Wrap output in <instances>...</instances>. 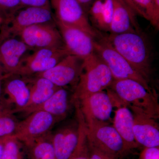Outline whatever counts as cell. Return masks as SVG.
<instances>
[{
  "instance_id": "obj_1",
  "label": "cell",
  "mask_w": 159,
  "mask_h": 159,
  "mask_svg": "<svg viewBox=\"0 0 159 159\" xmlns=\"http://www.w3.org/2000/svg\"><path fill=\"white\" fill-rule=\"evenodd\" d=\"M105 39L131 66L149 82L151 72L150 47L138 32L111 34Z\"/></svg>"
},
{
  "instance_id": "obj_2",
  "label": "cell",
  "mask_w": 159,
  "mask_h": 159,
  "mask_svg": "<svg viewBox=\"0 0 159 159\" xmlns=\"http://www.w3.org/2000/svg\"><path fill=\"white\" fill-rule=\"evenodd\" d=\"M114 78L107 66L96 53L84 60L82 72L73 96L79 101L110 87Z\"/></svg>"
},
{
  "instance_id": "obj_3",
  "label": "cell",
  "mask_w": 159,
  "mask_h": 159,
  "mask_svg": "<svg viewBox=\"0 0 159 159\" xmlns=\"http://www.w3.org/2000/svg\"><path fill=\"white\" fill-rule=\"evenodd\" d=\"M110 88L128 106L159 119V105L155 92L148 91L139 82L131 79H114Z\"/></svg>"
},
{
  "instance_id": "obj_4",
  "label": "cell",
  "mask_w": 159,
  "mask_h": 159,
  "mask_svg": "<svg viewBox=\"0 0 159 159\" xmlns=\"http://www.w3.org/2000/svg\"><path fill=\"white\" fill-rule=\"evenodd\" d=\"M95 52L109 69L114 80L131 79L142 84L150 92L153 90L149 82L131 66L122 56L105 39L95 40Z\"/></svg>"
},
{
  "instance_id": "obj_5",
  "label": "cell",
  "mask_w": 159,
  "mask_h": 159,
  "mask_svg": "<svg viewBox=\"0 0 159 159\" xmlns=\"http://www.w3.org/2000/svg\"><path fill=\"white\" fill-rule=\"evenodd\" d=\"M89 144L94 148L117 159L129 152L113 125L104 124H86Z\"/></svg>"
},
{
  "instance_id": "obj_6",
  "label": "cell",
  "mask_w": 159,
  "mask_h": 159,
  "mask_svg": "<svg viewBox=\"0 0 159 159\" xmlns=\"http://www.w3.org/2000/svg\"><path fill=\"white\" fill-rule=\"evenodd\" d=\"M55 18L88 33L94 39L102 38L100 31L90 23L88 14L77 0H50Z\"/></svg>"
},
{
  "instance_id": "obj_7",
  "label": "cell",
  "mask_w": 159,
  "mask_h": 159,
  "mask_svg": "<svg viewBox=\"0 0 159 159\" xmlns=\"http://www.w3.org/2000/svg\"><path fill=\"white\" fill-rule=\"evenodd\" d=\"M17 37L32 51L43 48H65L56 23H44L23 29Z\"/></svg>"
},
{
  "instance_id": "obj_8",
  "label": "cell",
  "mask_w": 159,
  "mask_h": 159,
  "mask_svg": "<svg viewBox=\"0 0 159 159\" xmlns=\"http://www.w3.org/2000/svg\"><path fill=\"white\" fill-rule=\"evenodd\" d=\"M70 54L66 48H43L32 51L24 57L20 67L14 75L28 77L45 72Z\"/></svg>"
},
{
  "instance_id": "obj_9",
  "label": "cell",
  "mask_w": 159,
  "mask_h": 159,
  "mask_svg": "<svg viewBox=\"0 0 159 159\" xmlns=\"http://www.w3.org/2000/svg\"><path fill=\"white\" fill-rule=\"evenodd\" d=\"M54 23L55 16L51 7H25L0 31V39L17 37L23 29L33 25Z\"/></svg>"
},
{
  "instance_id": "obj_10",
  "label": "cell",
  "mask_w": 159,
  "mask_h": 159,
  "mask_svg": "<svg viewBox=\"0 0 159 159\" xmlns=\"http://www.w3.org/2000/svg\"><path fill=\"white\" fill-rule=\"evenodd\" d=\"M58 121L55 117L46 112H34L18 122L16 129L11 135L27 145L49 132Z\"/></svg>"
},
{
  "instance_id": "obj_11",
  "label": "cell",
  "mask_w": 159,
  "mask_h": 159,
  "mask_svg": "<svg viewBox=\"0 0 159 159\" xmlns=\"http://www.w3.org/2000/svg\"><path fill=\"white\" fill-rule=\"evenodd\" d=\"M77 102H80L78 104L86 124H109L113 107L109 90L95 93Z\"/></svg>"
},
{
  "instance_id": "obj_12",
  "label": "cell",
  "mask_w": 159,
  "mask_h": 159,
  "mask_svg": "<svg viewBox=\"0 0 159 159\" xmlns=\"http://www.w3.org/2000/svg\"><path fill=\"white\" fill-rule=\"evenodd\" d=\"M84 59L70 54L52 68L32 77L45 78L59 88L76 87L82 72Z\"/></svg>"
},
{
  "instance_id": "obj_13",
  "label": "cell",
  "mask_w": 159,
  "mask_h": 159,
  "mask_svg": "<svg viewBox=\"0 0 159 159\" xmlns=\"http://www.w3.org/2000/svg\"><path fill=\"white\" fill-rule=\"evenodd\" d=\"M55 23L70 54L84 60L95 53V40L88 33L55 18Z\"/></svg>"
},
{
  "instance_id": "obj_14",
  "label": "cell",
  "mask_w": 159,
  "mask_h": 159,
  "mask_svg": "<svg viewBox=\"0 0 159 159\" xmlns=\"http://www.w3.org/2000/svg\"><path fill=\"white\" fill-rule=\"evenodd\" d=\"M29 51V47L16 37L0 39V64L5 70L6 78L18 71L23 58Z\"/></svg>"
},
{
  "instance_id": "obj_15",
  "label": "cell",
  "mask_w": 159,
  "mask_h": 159,
  "mask_svg": "<svg viewBox=\"0 0 159 159\" xmlns=\"http://www.w3.org/2000/svg\"><path fill=\"white\" fill-rule=\"evenodd\" d=\"M128 107L133 114L134 134L138 144L145 147H158L159 128L157 119L135 107Z\"/></svg>"
},
{
  "instance_id": "obj_16",
  "label": "cell",
  "mask_w": 159,
  "mask_h": 159,
  "mask_svg": "<svg viewBox=\"0 0 159 159\" xmlns=\"http://www.w3.org/2000/svg\"><path fill=\"white\" fill-rule=\"evenodd\" d=\"M3 82L1 99L7 105L13 106L12 112L25 108L29 102L30 96L29 84L25 78L17 75L10 76Z\"/></svg>"
},
{
  "instance_id": "obj_17",
  "label": "cell",
  "mask_w": 159,
  "mask_h": 159,
  "mask_svg": "<svg viewBox=\"0 0 159 159\" xmlns=\"http://www.w3.org/2000/svg\"><path fill=\"white\" fill-rule=\"evenodd\" d=\"M79 138L78 122L65 125L57 129L51 140L56 159H69L76 148Z\"/></svg>"
},
{
  "instance_id": "obj_18",
  "label": "cell",
  "mask_w": 159,
  "mask_h": 159,
  "mask_svg": "<svg viewBox=\"0 0 159 159\" xmlns=\"http://www.w3.org/2000/svg\"><path fill=\"white\" fill-rule=\"evenodd\" d=\"M113 13L110 27L111 34L140 33L136 16L129 10L123 0H112Z\"/></svg>"
},
{
  "instance_id": "obj_19",
  "label": "cell",
  "mask_w": 159,
  "mask_h": 159,
  "mask_svg": "<svg viewBox=\"0 0 159 159\" xmlns=\"http://www.w3.org/2000/svg\"><path fill=\"white\" fill-rule=\"evenodd\" d=\"M115 112L113 126L121 137L129 151L138 148L133 132L134 117L132 112L124 102L119 105Z\"/></svg>"
},
{
  "instance_id": "obj_20",
  "label": "cell",
  "mask_w": 159,
  "mask_h": 159,
  "mask_svg": "<svg viewBox=\"0 0 159 159\" xmlns=\"http://www.w3.org/2000/svg\"><path fill=\"white\" fill-rule=\"evenodd\" d=\"M68 92L64 88H59L50 98L41 104L22 111L26 116L37 111L51 114L58 121L64 119L69 110Z\"/></svg>"
},
{
  "instance_id": "obj_21",
  "label": "cell",
  "mask_w": 159,
  "mask_h": 159,
  "mask_svg": "<svg viewBox=\"0 0 159 159\" xmlns=\"http://www.w3.org/2000/svg\"><path fill=\"white\" fill-rule=\"evenodd\" d=\"M29 83L30 96L29 102L25 107L16 111H22L39 105L46 101L59 88L48 80L43 77H25Z\"/></svg>"
},
{
  "instance_id": "obj_22",
  "label": "cell",
  "mask_w": 159,
  "mask_h": 159,
  "mask_svg": "<svg viewBox=\"0 0 159 159\" xmlns=\"http://www.w3.org/2000/svg\"><path fill=\"white\" fill-rule=\"evenodd\" d=\"M113 13L112 0H95L88 12L93 27L106 32H109Z\"/></svg>"
},
{
  "instance_id": "obj_23",
  "label": "cell",
  "mask_w": 159,
  "mask_h": 159,
  "mask_svg": "<svg viewBox=\"0 0 159 159\" xmlns=\"http://www.w3.org/2000/svg\"><path fill=\"white\" fill-rule=\"evenodd\" d=\"M25 146L29 159H56L50 132Z\"/></svg>"
},
{
  "instance_id": "obj_24",
  "label": "cell",
  "mask_w": 159,
  "mask_h": 159,
  "mask_svg": "<svg viewBox=\"0 0 159 159\" xmlns=\"http://www.w3.org/2000/svg\"><path fill=\"white\" fill-rule=\"evenodd\" d=\"M76 106L77 121L79 128V138L76 148L69 159H89L86 124L79 106L76 104Z\"/></svg>"
},
{
  "instance_id": "obj_25",
  "label": "cell",
  "mask_w": 159,
  "mask_h": 159,
  "mask_svg": "<svg viewBox=\"0 0 159 159\" xmlns=\"http://www.w3.org/2000/svg\"><path fill=\"white\" fill-rule=\"evenodd\" d=\"M12 108L0 99V137L13 134L19 121Z\"/></svg>"
},
{
  "instance_id": "obj_26",
  "label": "cell",
  "mask_w": 159,
  "mask_h": 159,
  "mask_svg": "<svg viewBox=\"0 0 159 159\" xmlns=\"http://www.w3.org/2000/svg\"><path fill=\"white\" fill-rule=\"evenodd\" d=\"M147 16L148 20L157 29H159V0H133Z\"/></svg>"
},
{
  "instance_id": "obj_27",
  "label": "cell",
  "mask_w": 159,
  "mask_h": 159,
  "mask_svg": "<svg viewBox=\"0 0 159 159\" xmlns=\"http://www.w3.org/2000/svg\"><path fill=\"white\" fill-rule=\"evenodd\" d=\"M24 7L20 0H0V16L5 21L4 27L9 24L16 12Z\"/></svg>"
},
{
  "instance_id": "obj_28",
  "label": "cell",
  "mask_w": 159,
  "mask_h": 159,
  "mask_svg": "<svg viewBox=\"0 0 159 159\" xmlns=\"http://www.w3.org/2000/svg\"><path fill=\"white\" fill-rule=\"evenodd\" d=\"M2 159H24L20 142L11 135L5 137Z\"/></svg>"
},
{
  "instance_id": "obj_29",
  "label": "cell",
  "mask_w": 159,
  "mask_h": 159,
  "mask_svg": "<svg viewBox=\"0 0 159 159\" xmlns=\"http://www.w3.org/2000/svg\"><path fill=\"white\" fill-rule=\"evenodd\" d=\"M139 159H159V146L145 147L140 153Z\"/></svg>"
},
{
  "instance_id": "obj_30",
  "label": "cell",
  "mask_w": 159,
  "mask_h": 159,
  "mask_svg": "<svg viewBox=\"0 0 159 159\" xmlns=\"http://www.w3.org/2000/svg\"><path fill=\"white\" fill-rule=\"evenodd\" d=\"M24 7H51L50 0H20Z\"/></svg>"
},
{
  "instance_id": "obj_31",
  "label": "cell",
  "mask_w": 159,
  "mask_h": 159,
  "mask_svg": "<svg viewBox=\"0 0 159 159\" xmlns=\"http://www.w3.org/2000/svg\"><path fill=\"white\" fill-rule=\"evenodd\" d=\"M89 159H114L108 155L94 148L89 144Z\"/></svg>"
},
{
  "instance_id": "obj_32",
  "label": "cell",
  "mask_w": 159,
  "mask_h": 159,
  "mask_svg": "<svg viewBox=\"0 0 159 159\" xmlns=\"http://www.w3.org/2000/svg\"><path fill=\"white\" fill-rule=\"evenodd\" d=\"M129 9L134 14L137 16V15L142 16L145 19L148 20L147 16L144 12L141 10L134 2L133 0H123Z\"/></svg>"
},
{
  "instance_id": "obj_33",
  "label": "cell",
  "mask_w": 159,
  "mask_h": 159,
  "mask_svg": "<svg viewBox=\"0 0 159 159\" xmlns=\"http://www.w3.org/2000/svg\"><path fill=\"white\" fill-rule=\"evenodd\" d=\"M77 1L82 6L84 11L88 14L89 10L94 0H77Z\"/></svg>"
},
{
  "instance_id": "obj_34",
  "label": "cell",
  "mask_w": 159,
  "mask_h": 159,
  "mask_svg": "<svg viewBox=\"0 0 159 159\" xmlns=\"http://www.w3.org/2000/svg\"><path fill=\"white\" fill-rule=\"evenodd\" d=\"M6 78V74L3 67L0 64V99L2 95V89L4 80Z\"/></svg>"
},
{
  "instance_id": "obj_35",
  "label": "cell",
  "mask_w": 159,
  "mask_h": 159,
  "mask_svg": "<svg viewBox=\"0 0 159 159\" xmlns=\"http://www.w3.org/2000/svg\"><path fill=\"white\" fill-rule=\"evenodd\" d=\"M5 137H0V159H2L5 148Z\"/></svg>"
},
{
  "instance_id": "obj_36",
  "label": "cell",
  "mask_w": 159,
  "mask_h": 159,
  "mask_svg": "<svg viewBox=\"0 0 159 159\" xmlns=\"http://www.w3.org/2000/svg\"><path fill=\"white\" fill-rule=\"evenodd\" d=\"M5 26V22L4 20H3L2 16H0V31L2 30L4 27Z\"/></svg>"
}]
</instances>
